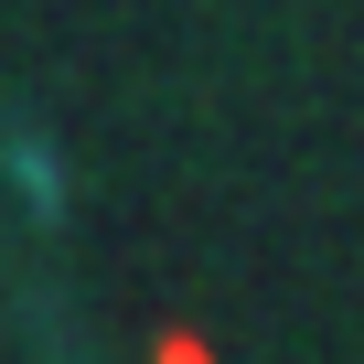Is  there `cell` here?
Wrapping results in <instances>:
<instances>
[{
	"instance_id": "obj_2",
	"label": "cell",
	"mask_w": 364,
	"mask_h": 364,
	"mask_svg": "<svg viewBox=\"0 0 364 364\" xmlns=\"http://www.w3.org/2000/svg\"><path fill=\"white\" fill-rule=\"evenodd\" d=\"M161 364H204V353H193V343H161Z\"/></svg>"
},
{
	"instance_id": "obj_1",
	"label": "cell",
	"mask_w": 364,
	"mask_h": 364,
	"mask_svg": "<svg viewBox=\"0 0 364 364\" xmlns=\"http://www.w3.org/2000/svg\"><path fill=\"white\" fill-rule=\"evenodd\" d=\"M0 182L22 193V215H33V225H65V204H75V171H65V150H54L33 118L0 129Z\"/></svg>"
}]
</instances>
